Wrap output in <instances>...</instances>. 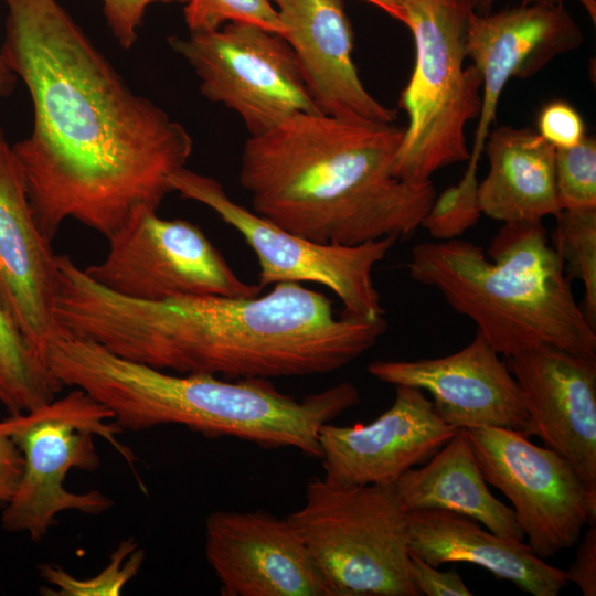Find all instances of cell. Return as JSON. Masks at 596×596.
I'll use <instances>...</instances> for the list:
<instances>
[{"label":"cell","mask_w":596,"mask_h":596,"mask_svg":"<svg viewBox=\"0 0 596 596\" xmlns=\"http://www.w3.org/2000/svg\"><path fill=\"white\" fill-rule=\"evenodd\" d=\"M505 363L522 392L526 436L565 458L596 494V355L540 345Z\"/></svg>","instance_id":"cell-16"},{"label":"cell","mask_w":596,"mask_h":596,"mask_svg":"<svg viewBox=\"0 0 596 596\" xmlns=\"http://www.w3.org/2000/svg\"><path fill=\"white\" fill-rule=\"evenodd\" d=\"M553 246L560 253L571 276L584 285V308L587 319H596V210L566 211L556 216Z\"/></svg>","instance_id":"cell-24"},{"label":"cell","mask_w":596,"mask_h":596,"mask_svg":"<svg viewBox=\"0 0 596 596\" xmlns=\"http://www.w3.org/2000/svg\"><path fill=\"white\" fill-rule=\"evenodd\" d=\"M477 170L478 164L468 162L458 183L435 198L421 224L435 240L458 238L479 221Z\"/></svg>","instance_id":"cell-26"},{"label":"cell","mask_w":596,"mask_h":596,"mask_svg":"<svg viewBox=\"0 0 596 596\" xmlns=\"http://www.w3.org/2000/svg\"><path fill=\"white\" fill-rule=\"evenodd\" d=\"M405 529L408 552L435 567L456 562L478 565L533 596H557L568 583L565 571L540 558L529 544L483 530L459 513L408 511Z\"/></svg>","instance_id":"cell-20"},{"label":"cell","mask_w":596,"mask_h":596,"mask_svg":"<svg viewBox=\"0 0 596 596\" xmlns=\"http://www.w3.org/2000/svg\"><path fill=\"white\" fill-rule=\"evenodd\" d=\"M0 301V404L10 416L40 407L63 389Z\"/></svg>","instance_id":"cell-23"},{"label":"cell","mask_w":596,"mask_h":596,"mask_svg":"<svg viewBox=\"0 0 596 596\" xmlns=\"http://www.w3.org/2000/svg\"><path fill=\"white\" fill-rule=\"evenodd\" d=\"M379 9L383 10L390 17L404 23V10L401 0H364Z\"/></svg>","instance_id":"cell-35"},{"label":"cell","mask_w":596,"mask_h":596,"mask_svg":"<svg viewBox=\"0 0 596 596\" xmlns=\"http://www.w3.org/2000/svg\"><path fill=\"white\" fill-rule=\"evenodd\" d=\"M14 83L15 74L7 65L0 50V97L11 93Z\"/></svg>","instance_id":"cell-36"},{"label":"cell","mask_w":596,"mask_h":596,"mask_svg":"<svg viewBox=\"0 0 596 596\" xmlns=\"http://www.w3.org/2000/svg\"><path fill=\"white\" fill-rule=\"evenodd\" d=\"M307 91L320 114L394 123L396 110L364 87L353 62V31L342 0H272Z\"/></svg>","instance_id":"cell-19"},{"label":"cell","mask_w":596,"mask_h":596,"mask_svg":"<svg viewBox=\"0 0 596 596\" xmlns=\"http://www.w3.org/2000/svg\"><path fill=\"white\" fill-rule=\"evenodd\" d=\"M483 150L489 171L479 182L481 213L505 223L542 222L562 210L555 183V147L530 128L501 126Z\"/></svg>","instance_id":"cell-21"},{"label":"cell","mask_w":596,"mask_h":596,"mask_svg":"<svg viewBox=\"0 0 596 596\" xmlns=\"http://www.w3.org/2000/svg\"><path fill=\"white\" fill-rule=\"evenodd\" d=\"M565 576L567 582L578 586L584 596L596 595V524L589 525L584 534Z\"/></svg>","instance_id":"cell-32"},{"label":"cell","mask_w":596,"mask_h":596,"mask_svg":"<svg viewBox=\"0 0 596 596\" xmlns=\"http://www.w3.org/2000/svg\"><path fill=\"white\" fill-rule=\"evenodd\" d=\"M287 520L328 596H419L394 485L341 486L315 478Z\"/></svg>","instance_id":"cell-7"},{"label":"cell","mask_w":596,"mask_h":596,"mask_svg":"<svg viewBox=\"0 0 596 596\" xmlns=\"http://www.w3.org/2000/svg\"><path fill=\"white\" fill-rule=\"evenodd\" d=\"M23 468V458L17 444L3 429L0 419V508L11 499L19 483Z\"/></svg>","instance_id":"cell-33"},{"label":"cell","mask_w":596,"mask_h":596,"mask_svg":"<svg viewBox=\"0 0 596 596\" xmlns=\"http://www.w3.org/2000/svg\"><path fill=\"white\" fill-rule=\"evenodd\" d=\"M173 192L204 204L237 231L256 254L258 286L278 283H315L332 290L344 315L384 317L373 269L395 245L385 237L359 245L323 244L288 232L235 201L222 184L187 168L170 179Z\"/></svg>","instance_id":"cell-9"},{"label":"cell","mask_w":596,"mask_h":596,"mask_svg":"<svg viewBox=\"0 0 596 596\" xmlns=\"http://www.w3.org/2000/svg\"><path fill=\"white\" fill-rule=\"evenodd\" d=\"M419 389L395 385L390 408L369 424L319 429L324 479L341 486L394 485L455 434Z\"/></svg>","instance_id":"cell-15"},{"label":"cell","mask_w":596,"mask_h":596,"mask_svg":"<svg viewBox=\"0 0 596 596\" xmlns=\"http://www.w3.org/2000/svg\"><path fill=\"white\" fill-rule=\"evenodd\" d=\"M1 53L33 105L31 135L12 146L42 234L73 219L106 240L173 192L193 142L132 92L57 0H1Z\"/></svg>","instance_id":"cell-1"},{"label":"cell","mask_w":596,"mask_h":596,"mask_svg":"<svg viewBox=\"0 0 596 596\" xmlns=\"http://www.w3.org/2000/svg\"><path fill=\"white\" fill-rule=\"evenodd\" d=\"M168 42L194 70L201 93L235 111L249 137L296 114L319 113L291 49L278 34L230 22Z\"/></svg>","instance_id":"cell-10"},{"label":"cell","mask_w":596,"mask_h":596,"mask_svg":"<svg viewBox=\"0 0 596 596\" xmlns=\"http://www.w3.org/2000/svg\"><path fill=\"white\" fill-rule=\"evenodd\" d=\"M45 362L63 386L79 389L108 408L123 430L182 425L209 437L290 447L316 458L320 427L360 402L350 382L297 400L267 379L172 374L66 331L49 343Z\"/></svg>","instance_id":"cell-4"},{"label":"cell","mask_w":596,"mask_h":596,"mask_svg":"<svg viewBox=\"0 0 596 596\" xmlns=\"http://www.w3.org/2000/svg\"><path fill=\"white\" fill-rule=\"evenodd\" d=\"M488 255L459 238L424 242L413 247L406 267L505 358L540 345L596 355L594 324L576 302L542 222L503 224Z\"/></svg>","instance_id":"cell-5"},{"label":"cell","mask_w":596,"mask_h":596,"mask_svg":"<svg viewBox=\"0 0 596 596\" xmlns=\"http://www.w3.org/2000/svg\"><path fill=\"white\" fill-rule=\"evenodd\" d=\"M2 426L20 449L23 468L14 493L2 508L1 525L32 541H41L62 512L100 514L114 505L98 490L76 493L64 486L71 470L99 467L95 437L110 444L134 469L136 457L118 440L123 429L110 411L79 389L72 387L62 397L9 416L2 419Z\"/></svg>","instance_id":"cell-8"},{"label":"cell","mask_w":596,"mask_h":596,"mask_svg":"<svg viewBox=\"0 0 596 596\" xmlns=\"http://www.w3.org/2000/svg\"><path fill=\"white\" fill-rule=\"evenodd\" d=\"M538 134L555 149L575 146L586 136L582 116L564 100H552L541 108Z\"/></svg>","instance_id":"cell-29"},{"label":"cell","mask_w":596,"mask_h":596,"mask_svg":"<svg viewBox=\"0 0 596 596\" xmlns=\"http://www.w3.org/2000/svg\"><path fill=\"white\" fill-rule=\"evenodd\" d=\"M108 26L125 50L138 39V29L149 6L156 2L187 3L188 0H102Z\"/></svg>","instance_id":"cell-30"},{"label":"cell","mask_w":596,"mask_h":596,"mask_svg":"<svg viewBox=\"0 0 596 596\" xmlns=\"http://www.w3.org/2000/svg\"><path fill=\"white\" fill-rule=\"evenodd\" d=\"M555 183L561 210H596V140L555 150Z\"/></svg>","instance_id":"cell-27"},{"label":"cell","mask_w":596,"mask_h":596,"mask_svg":"<svg viewBox=\"0 0 596 596\" xmlns=\"http://www.w3.org/2000/svg\"><path fill=\"white\" fill-rule=\"evenodd\" d=\"M415 47L411 78L401 93L407 115L395 174L425 182L439 169L469 160L465 128L481 109L482 77L465 67L470 12L456 0H401Z\"/></svg>","instance_id":"cell-6"},{"label":"cell","mask_w":596,"mask_h":596,"mask_svg":"<svg viewBox=\"0 0 596 596\" xmlns=\"http://www.w3.org/2000/svg\"><path fill=\"white\" fill-rule=\"evenodd\" d=\"M488 485L512 503L517 523L542 560L572 547L596 524V494L555 451L505 427L466 429Z\"/></svg>","instance_id":"cell-12"},{"label":"cell","mask_w":596,"mask_h":596,"mask_svg":"<svg viewBox=\"0 0 596 596\" xmlns=\"http://www.w3.org/2000/svg\"><path fill=\"white\" fill-rule=\"evenodd\" d=\"M403 132L393 123L296 114L246 140L240 183L254 213L315 242L405 238L436 189L395 174Z\"/></svg>","instance_id":"cell-3"},{"label":"cell","mask_w":596,"mask_h":596,"mask_svg":"<svg viewBox=\"0 0 596 596\" xmlns=\"http://www.w3.org/2000/svg\"><path fill=\"white\" fill-rule=\"evenodd\" d=\"M190 32L212 31L244 22L281 35L283 24L272 0H188L183 9Z\"/></svg>","instance_id":"cell-28"},{"label":"cell","mask_w":596,"mask_h":596,"mask_svg":"<svg viewBox=\"0 0 596 596\" xmlns=\"http://www.w3.org/2000/svg\"><path fill=\"white\" fill-rule=\"evenodd\" d=\"M57 254L33 215L12 147L0 130V301L44 359L62 331L55 317Z\"/></svg>","instance_id":"cell-18"},{"label":"cell","mask_w":596,"mask_h":596,"mask_svg":"<svg viewBox=\"0 0 596 596\" xmlns=\"http://www.w3.org/2000/svg\"><path fill=\"white\" fill-rule=\"evenodd\" d=\"M143 560V550L129 538L120 542L110 555L108 566L95 577L78 579L52 564H41L39 571L45 582L52 585V588H45L46 595H119L125 585L138 573Z\"/></svg>","instance_id":"cell-25"},{"label":"cell","mask_w":596,"mask_h":596,"mask_svg":"<svg viewBox=\"0 0 596 596\" xmlns=\"http://www.w3.org/2000/svg\"><path fill=\"white\" fill-rule=\"evenodd\" d=\"M409 572L414 586L426 596H470L472 593L453 571L441 572L409 553Z\"/></svg>","instance_id":"cell-31"},{"label":"cell","mask_w":596,"mask_h":596,"mask_svg":"<svg viewBox=\"0 0 596 596\" xmlns=\"http://www.w3.org/2000/svg\"><path fill=\"white\" fill-rule=\"evenodd\" d=\"M368 372L394 386L428 392L437 415L456 429L505 427L526 436L529 415L520 386L479 331L469 344L449 355L377 360L369 364Z\"/></svg>","instance_id":"cell-13"},{"label":"cell","mask_w":596,"mask_h":596,"mask_svg":"<svg viewBox=\"0 0 596 596\" xmlns=\"http://www.w3.org/2000/svg\"><path fill=\"white\" fill-rule=\"evenodd\" d=\"M55 317L68 333L127 360L230 380L333 372L389 327L384 317H337L327 296L298 283H278L259 297L130 299L95 283L70 257L58 265Z\"/></svg>","instance_id":"cell-2"},{"label":"cell","mask_w":596,"mask_h":596,"mask_svg":"<svg viewBox=\"0 0 596 596\" xmlns=\"http://www.w3.org/2000/svg\"><path fill=\"white\" fill-rule=\"evenodd\" d=\"M583 41L582 29L563 3L522 2L494 12H469L465 51L482 77V93L468 161L479 163L507 83L531 77Z\"/></svg>","instance_id":"cell-14"},{"label":"cell","mask_w":596,"mask_h":596,"mask_svg":"<svg viewBox=\"0 0 596 596\" xmlns=\"http://www.w3.org/2000/svg\"><path fill=\"white\" fill-rule=\"evenodd\" d=\"M470 11L476 12H489L492 6L499 0H456ZM522 2L544 3V4H560L563 0H522Z\"/></svg>","instance_id":"cell-34"},{"label":"cell","mask_w":596,"mask_h":596,"mask_svg":"<svg viewBox=\"0 0 596 596\" xmlns=\"http://www.w3.org/2000/svg\"><path fill=\"white\" fill-rule=\"evenodd\" d=\"M394 488L404 512L451 511L478 521L501 538L524 539L513 510L490 492L466 429H457L422 467L406 471Z\"/></svg>","instance_id":"cell-22"},{"label":"cell","mask_w":596,"mask_h":596,"mask_svg":"<svg viewBox=\"0 0 596 596\" xmlns=\"http://www.w3.org/2000/svg\"><path fill=\"white\" fill-rule=\"evenodd\" d=\"M105 258L84 268L102 287L127 298L161 301L181 296L255 297L203 231L157 211L137 213L107 238Z\"/></svg>","instance_id":"cell-11"},{"label":"cell","mask_w":596,"mask_h":596,"mask_svg":"<svg viewBox=\"0 0 596 596\" xmlns=\"http://www.w3.org/2000/svg\"><path fill=\"white\" fill-rule=\"evenodd\" d=\"M204 549L224 596H328L287 518L214 511L205 520Z\"/></svg>","instance_id":"cell-17"}]
</instances>
